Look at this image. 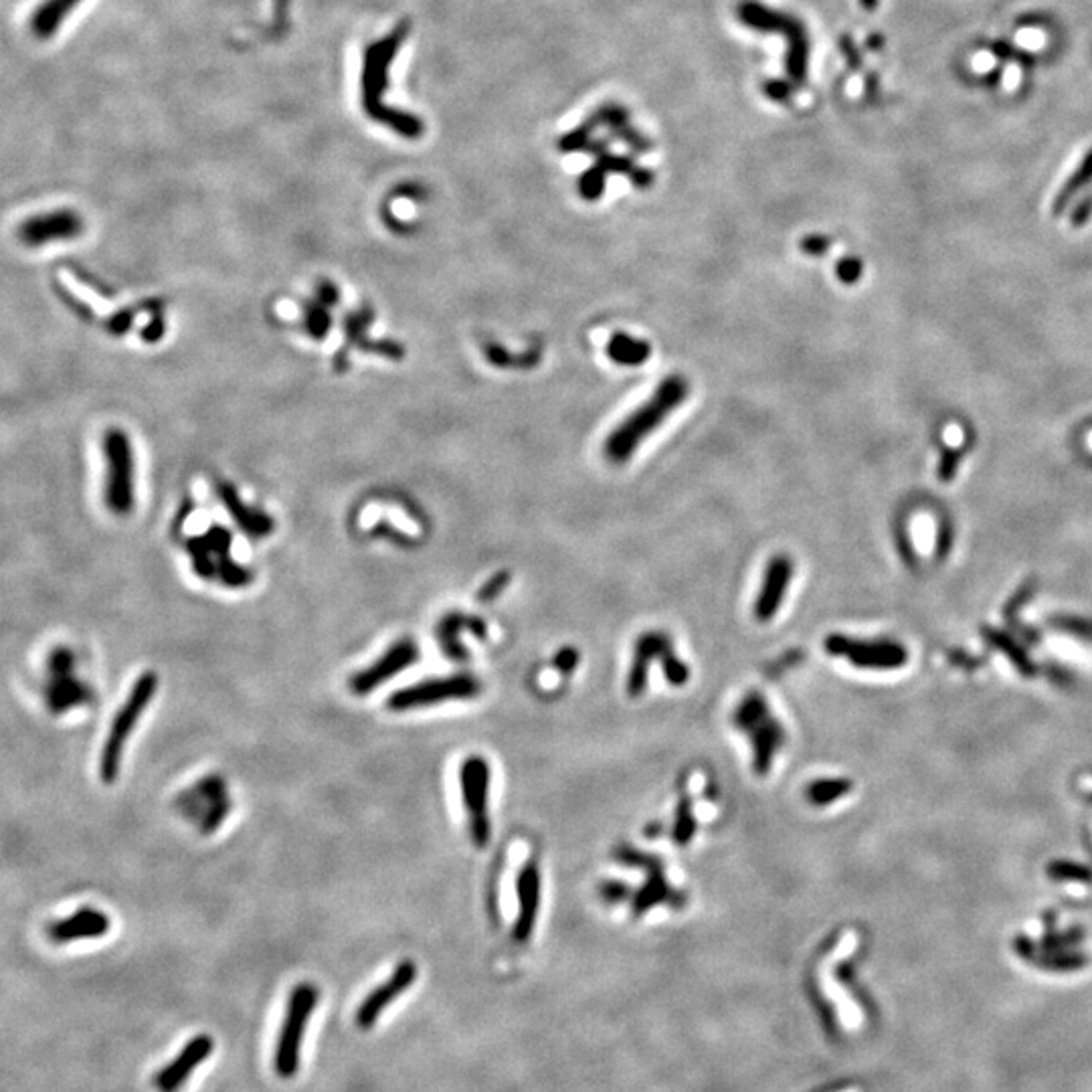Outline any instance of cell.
<instances>
[{"instance_id": "6da1fadb", "label": "cell", "mask_w": 1092, "mask_h": 1092, "mask_svg": "<svg viewBox=\"0 0 1092 1092\" xmlns=\"http://www.w3.org/2000/svg\"><path fill=\"white\" fill-rule=\"evenodd\" d=\"M407 25H399L393 29L384 39L374 41L364 49L362 55V73H360V96H362V108L368 118L374 122L391 128L395 134L417 140L423 136L425 126L423 120L415 114L391 108L382 102L386 90H388V73L395 57L399 55L405 39H407Z\"/></svg>"}, {"instance_id": "7a4b0ae2", "label": "cell", "mask_w": 1092, "mask_h": 1092, "mask_svg": "<svg viewBox=\"0 0 1092 1092\" xmlns=\"http://www.w3.org/2000/svg\"><path fill=\"white\" fill-rule=\"evenodd\" d=\"M690 395V384L682 374H670L664 378L653 395L625 417L603 444V456L607 462L621 466L631 460L635 450L647 440V435L658 429L670 413H674Z\"/></svg>"}, {"instance_id": "3957f363", "label": "cell", "mask_w": 1092, "mask_h": 1092, "mask_svg": "<svg viewBox=\"0 0 1092 1092\" xmlns=\"http://www.w3.org/2000/svg\"><path fill=\"white\" fill-rule=\"evenodd\" d=\"M737 19L753 31L759 33H777L787 41L785 69L793 84L803 86L807 80V61H809V37L805 25L793 15L769 9L759 0H743L737 7Z\"/></svg>"}, {"instance_id": "277c9868", "label": "cell", "mask_w": 1092, "mask_h": 1092, "mask_svg": "<svg viewBox=\"0 0 1092 1092\" xmlns=\"http://www.w3.org/2000/svg\"><path fill=\"white\" fill-rule=\"evenodd\" d=\"M158 690V674L156 672H144L136 678L126 703L118 711L116 719L112 721L110 733L106 737V743L102 747L100 755V779L104 785H114L120 769L122 759L126 751V743L134 733V727L142 719L144 711L152 703L154 694Z\"/></svg>"}, {"instance_id": "5b68a950", "label": "cell", "mask_w": 1092, "mask_h": 1092, "mask_svg": "<svg viewBox=\"0 0 1092 1092\" xmlns=\"http://www.w3.org/2000/svg\"><path fill=\"white\" fill-rule=\"evenodd\" d=\"M733 725L751 741L753 769L757 775L769 773L775 755L787 741V733L773 715L767 698L761 692H749L735 709Z\"/></svg>"}, {"instance_id": "8992f818", "label": "cell", "mask_w": 1092, "mask_h": 1092, "mask_svg": "<svg viewBox=\"0 0 1092 1092\" xmlns=\"http://www.w3.org/2000/svg\"><path fill=\"white\" fill-rule=\"evenodd\" d=\"M102 456L106 464L104 504L116 516L132 512L134 496V452L126 431L112 427L102 437Z\"/></svg>"}, {"instance_id": "52a82bcc", "label": "cell", "mask_w": 1092, "mask_h": 1092, "mask_svg": "<svg viewBox=\"0 0 1092 1092\" xmlns=\"http://www.w3.org/2000/svg\"><path fill=\"white\" fill-rule=\"evenodd\" d=\"M318 987L312 983H298L288 999L286 1018L280 1030L278 1046H276V1072L282 1078H292L302 1062V1044L304 1034L310 1022V1016L318 1003Z\"/></svg>"}, {"instance_id": "ba28073f", "label": "cell", "mask_w": 1092, "mask_h": 1092, "mask_svg": "<svg viewBox=\"0 0 1092 1092\" xmlns=\"http://www.w3.org/2000/svg\"><path fill=\"white\" fill-rule=\"evenodd\" d=\"M482 692V684L476 676L460 672L442 678H427L413 686L393 692L386 700L388 711L407 713L425 707H437L444 703L472 700Z\"/></svg>"}, {"instance_id": "9c48e42d", "label": "cell", "mask_w": 1092, "mask_h": 1092, "mask_svg": "<svg viewBox=\"0 0 1092 1092\" xmlns=\"http://www.w3.org/2000/svg\"><path fill=\"white\" fill-rule=\"evenodd\" d=\"M490 765L480 755H470L460 767L462 799L468 811L470 835L476 847H486L490 841V817H488V791H490Z\"/></svg>"}, {"instance_id": "30bf717a", "label": "cell", "mask_w": 1092, "mask_h": 1092, "mask_svg": "<svg viewBox=\"0 0 1092 1092\" xmlns=\"http://www.w3.org/2000/svg\"><path fill=\"white\" fill-rule=\"evenodd\" d=\"M86 229L80 212L71 208H59L51 212L35 214L19 225L17 238L27 248H45L59 242L77 240Z\"/></svg>"}, {"instance_id": "8fae6325", "label": "cell", "mask_w": 1092, "mask_h": 1092, "mask_svg": "<svg viewBox=\"0 0 1092 1092\" xmlns=\"http://www.w3.org/2000/svg\"><path fill=\"white\" fill-rule=\"evenodd\" d=\"M417 660H419L417 643L411 637H403L395 641L368 668L356 672L350 678V690L356 696H366L374 692L378 686L386 684L393 676H399L401 672L411 668Z\"/></svg>"}, {"instance_id": "7c38bea8", "label": "cell", "mask_w": 1092, "mask_h": 1092, "mask_svg": "<svg viewBox=\"0 0 1092 1092\" xmlns=\"http://www.w3.org/2000/svg\"><path fill=\"white\" fill-rule=\"evenodd\" d=\"M415 979H417V965H415L413 961H409V959H407V961H401V963L393 969L391 977H388L384 983H380L378 987H374V989L364 997V1001L360 1003V1007H358V1011H356V1026H358L360 1030H370V1028L378 1022L380 1013H382L397 997H401V995L415 983Z\"/></svg>"}, {"instance_id": "4fadbf2b", "label": "cell", "mask_w": 1092, "mask_h": 1092, "mask_svg": "<svg viewBox=\"0 0 1092 1092\" xmlns=\"http://www.w3.org/2000/svg\"><path fill=\"white\" fill-rule=\"evenodd\" d=\"M791 579H793V561L785 555H777L773 557L769 563H767V569H765V575H763V583H761V589H759V595H757V601H755V617L757 621L761 623H767L771 621L787 591H789V585H791Z\"/></svg>"}, {"instance_id": "5bb4252c", "label": "cell", "mask_w": 1092, "mask_h": 1092, "mask_svg": "<svg viewBox=\"0 0 1092 1092\" xmlns=\"http://www.w3.org/2000/svg\"><path fill=\"white\" fill-rule=\"evenodd\" d=\"M516 899H518V917L512 929L516 943H526L536 927L538 905H540V870L536 862H526L516 879Z\"/></svg>"}, {"instance_id": "9a60e30c", "label": "cell", "mask_w": 1092, "mask_h": 1092, "mask_svg": "<svg viewBox=\"0 0 1092 1092\" xmlns=\"http://www.w3.org/2000/svg\"><path fill=\"white\" fill-rule=\"evenodd\" d=\"M212 1048H214V1044H212L210 1036L198 1034L196 1038H192L180 1050V1054L156 1074V1078H154L156 1088L160 1092H178L180 1086L196 1070V1066L202 1064L204 1060H208V1056L212 1054Z\"/></svg>"}, {"instance_id": "2e32d148", "label": "cell", "mask_w": 1092, "mask_h": 1092, "mask_svg": "<svg viewBox=\"0 0 1092 1092\" xmlns=\"http://www.w3.org/2000/svg\"><path fill=\"white\" fill-rule=\"evenodd\" d=\"M110 927L112 923L106 913L86 907L65 919L51 923L47 933L53 943L65 945V943H73L82 939H100L110 933Z\"/></svg>"}, {"instance_id": "e0dca14e", "label": "cell", "mask_w": 1092, "mask_h": 1092, "mask_svg": "<svg viewBox=\"0 0 1092 1092\" xmlns=\"http://www.w3.org/2000/svg\"><path fill=\"white\" fill-rule=\"evenodd\" d=\"M825 651L829 655H843V658L853 662V666H866V668L887 666L897 660V651L885 643L881 645V643L857 641L841 633H831L825 637Z\"/></svg>"}, {"instance_id": "ac0fdd59", "label": "cell", "mask_w": 1092, "mask_h": 1092, "mask_svg": "<svg viewBox=\"0 0 1092 1092\" xmlns=\"http://www.w3.org/2000/svg\"><path fill=\"white\" fill-rule=\"evenodd\" d=\"M672 641L664 631H647L635 641V653H633V666L627 678V692L631 696H637L643 692L647 682V668L653 658L664 660L672 653Z\"/></svg>"}, {"instance_id": "d6986e66", "label": "cell", "mask_w": 1092, "mask_h": 1092, "mask_svg": "<svg viewBox=\"0 0 1092 1092\" xmlns=\"http://www.w3.org/2000/svg\"><path fill=\"white\" fill-rule=\"evenodd\" d=\"M464 629L472 631L480 639H486L488 629L480 617H470L466 613H450L440 621V625H437V639H440L442 651L454 662L468 660V651L460 639Z\"/></svg>"}, {"instance_id": "ffe728a7", "label": "cell", "mask_w": 1092, "mask_h": 1092, "mask_svg": "<svg viewBox=\"0 0 1092 1092\" xmlns=\"http://www.w3.org/2000/svg\"><path fill=\"white\" fill-rule=\"evenodd\" d=\"M607 358L619 366H641L651 356V346L643 338H635L625 332H615L607 346Z\"/></svg>"}, {"instance_id": "44dd1931", "label": "cell", "mask_w": 1092, "mask_h": 1092, "mask_svg": "<svg viewBox=\"0 0 1092 1092\" xmlns=\"http://www.w3.org/2000/svg\"><path fill=\"white\" fill-rule=\"evenodd\" d=\"M80 3L82 0H47L31 21L35 35L41 39H49Z\"/></svg>"}, {"instance_id": "7402d4cb", "label": "cell", "mask_w": 1092, "mask_h": 1092, "mask_svg": "<svg viewBox=\"0 0 1092 1092\" xmlns=\"http://www.w3.org/2000/svg\"><path fill=\"white\" fill-rule=\"evenodd\" d=\"M223 494H225V504L227 508L231 510L233 518L240 522V526L250 534V536H266L270 534L272 530V520L270 516H262V514H256V510L248 508L242 504V500L238 498V494H233L229 488H223Z\"/></svg>"}, {"instance_id": "603a6c76", "label": "cell", "mask_w": 1092, "mask_h": 1092, "mask_svg": "<svg viewBox=\"0 0 1092 1092\" xmlns=\"http://www.w3.org/2000/svg\"><path fill=\"white\" fill-rule=\"evenodd\" d=\"M849 789L851 783L847 779H815L807 785L805 797L813 807H825L841 799Z\"/></svg>"}, {"instance_id": "cb8c5ba5", "label": "cell", "mask_w": 1092, "mask_h": 1092, "mask_svg": "<svg viewBox=\"0 0 1092 1092\" xmlns=\"http://www.w3.org/2000/svg\"><path fill=\"white\" fill-rule=\"evenodd\" d=\"M1088 182H1092V150L1084 156V160L1080 162L1078 170L1072 172V176H1070V178L1066 180V184L1060 188V192H1058V196H1056V200H1054V212L1060 214V212L1068 206V202L1078 194V190H1080L1082 186H1086Z\"/></svg>"}, {"instance_id": "d4e9b609", "label": "cell", "mask_w": 1092, "mask_h": 1092, "mask_svg": "<svg viewBox=\"0 0 1092 1092\" xmlns=\"http://www.w3.org/2000/svg\"><path fill=\"white\" fill-rule=\"evenodd\" d=\"M627 122H629V112H627L623 106H619V104H605V106H601L599 110H595L581 126H583L587 132L593 134V130L599 128V126H605V128H609V132H611V130H615V128H619V126H623V124H627Z\"/></svg>"}, {"instance_id": "484cf974", "label": "cell", "mask_w": 1092, "mask_h": 1092, "mask_svg": "<svg viewBox=\"0 0 1092 1092\" xmlns=\"http://www.w3.org/2000/svg\"><path fill=\"white\" fill-rule=\"evenodd\" d=\"M605 186H607V172L603 168H599L597 164L591 166L589 170H585L577 182V188H579V194L589 200V202H595L603 196L605 192Z\"/></svg>"}, {"instance_id": "4316f807", "label": "cell", "mask_w": 1092, "mask_h": 1092, "mask_svg": "<svg viewBox=\"0 0 1092 1092\" xmlns=\"http://www.w3.org/2000/svg\"><path fill=\"white\" fill-rule=\"evenodd\" d=\"M229 811H231V801L229 799H223V801L210 805L206 809V813L202 815V819H200V831L204 835L216 831L218 827H221V823L225 821V817L229 815Z\"/></svg>"}, {"instance_id": "83f0119b", "label": "cell", "mask_w": 1092, "mask_h": 1092, "mask_svg": "<svg viewBox=\"0 0 1092 1092\" xmlns=\"http://www.w3.org/2000/svg\"><path fill=\"white\" fill-rule=\"evenodd\" d=\"M597 166L603 168L607 174H631L633 168H635V162L631 156H621V154H613V152H603L599 154L597 158Z\"/></svg>"}, {"instance_id": "f1b7e54d", "label": "cell", "mask_w": 1092, "mask_h": 1092, "mask_svg": "<svg viewBox=\"0 0 1092 1092\" xmlns=\"http://www.w3.org/2000/svg\"><path fill=\"white\" fill-rule=\"evenodd\" d=\"M611 136L625 142L635 154H645V152L651 150V142L643 134H639V130H633L629 122L615 128V130H611Z\"/></svg>"}, {"instance_id": "f546056e", "label": "cell", "mask_w": 1092, "mask_h": 1092, "mask_svg": "<svg viewBox=\"0 0 1092 1092\" xmlns=\"http://www.w3.org/2000/svg\"><path fill=\"white\" fill-rule=\"evenodd\" d=\"M862 272H864V264H862L857 258H853V256L841 258V260L837 262V266H835V276H837V280H839L841 284H845V286H853L855 282H860Z\"/></svg>"}, {"instance_id": "4dcf8cb0", "label": "cell", "mask_w": 1092, "mask_h": 1092, "mask_svg": "<svg viewBox=\"0 0 1092 1092\" xmlns=\"http://www.w3.org/2000/svg\"><path fill=\"white\" fill-rule=\"evenodd\" d=\"M508 583H510V573H508V571H500V573H496V575H494V577H492V579H490V581H488V583H486V585H484V587L480 589V593H478L480 601H482V603H490V601H494V599H496V597H498V595H500V593H502V591H504V589L508 587Z\"/></svg>"}, {"instance_id": "1f68e13d", "label": "cell", "mask_w": 1092, "mask_h": 1092, "mask_svg": "<svg viewBox=\"0 0 1092 1092\" xmlns=\"http://www.w3.org/2000/svg\"><path fill=\"white\" fill-rule=\"evenodd\" d=\"M763 94H765L771 102L785 104V102H789L791 96H793V82H785V80H771V82H765V84H763Z\"/></svg>"}, {"instance_id": "d6a6232c", "label": "cell", "mask_w": 1092, "mask_h": 1092, "mask_svg": "<svg viewBox=\"0 0 1092 1092\" xmlns=\"http://www.w3.org/2000/svg\"><path fill=\"white\" fill-rule=\"evenodd\" d=\"M831 248V240L827 236H819V233H813V236H807L799 242V250L809 256V258H821L827 254V250Z\"/></svg>"}, {"instance_id": "836d02e7", "label": "cell", "mask_w": 1092, "mask_h": 1092, "mask_svg": "<svg viewBox=\"0 0 1092 1092\" xmlns=\"http://www.w3.org/2000/svg\"><path fill=\"white\" fill-rule=\"evenodd\" d=\"M963 458V450H951L947 448L941 456V464H939V480L941 482H951L957 474V466Z\"/></svg>"}, {"instance_id": "e575fe53", "label": "cell", "mask_w": 1092, "mask_h": 1092, "mask_svg": "<svg viewBox=\"0 0 1092 1092\" xmlns=\"http://www.w3.org/2000/svg\"><path fill=\"white\" fill-rule=\"evenodd\" d=\"M577 662H579V653L573 647H565L555 655V666L565 674H571L577 668Z\"/></svg>"}, {"instance_id": "d590c367", "label": "cell", "mask_w": 1092, "mask_h": 1092, "mask_svg": "<svg viewBox=\"0 0 1092 1092\" xmlns=\"http://www.w3.org/2000/svg\"><path fill=\"white\" fill-rule=\"evenodd\" d=\"M629 180L635 188H649L653 184V172L643 166H635L633 172L629 174Z\"/></svg>"}, {"instance_id": "8d00e7d4", "label": "cell", "mask_w": 1092, "mask_h": 1092, "mask_svg": "<svg viewBox=\"0 0 1092 1092\" xmlns=\"http://www.w3.org/2000/svg\"><path fill=\"white\" fill-rule=\"evenodd\" d=\"M1092 214V196H1086L1072 212V225L1074 227H1080L1082 223H1086V218Z\"/></svg>"}, {"instance_id": "74e56055", "label": "cell", "mask_w": 1092, "mask_h": 1092, "mask_svg": "<svg viewBox=\"0 0 1092 1092\" xmlns=\"http://www.w3.org/2000/svg\"><path fill=\"white\" fill-rule=\"evenodd\" d=\"M839 47H841V53L845 55L847 63H849V65H851V69L855 71V69L860 67V53H857V49H855L853 41H851L849 37H841V41H839Z\"/></svg>"}, {"instance_id": "f35d334b", "label": "cell", "mask_w": 1092, "mask_h": 1092, "mask_svg": "<svg viewBox=\"0 0 1092 1092\" xmlns=\"http://www.w3.org/2000/svg\"><path fill=\"white\" fill-rule=\"evenodd\" d=\"M1020 41H1024V43H1030V45H1034V47H1036V45H1042V43H1044V37H1042L1040 33L1028 35V37H1026V35H1020Z\"/></svg>"}, {"instance_id": "ab89813d", "label": "cell", "mask_w": 1092, "mask_h": 1092, "mask_svg": "<svg viewBox=\"0 0 1092 1092\" xmlns=\"http://www.w3.org/2000/svg\"><path fill=\"white\" fill-rule=\"evenodd\" d=\"M868 45H870L872 51H879V49L885 45V39H883L881 35H872V37L868 39Z\"/></svg>"}, {"instance_id": "60d3db41", "label": "cell", "mask_w": 1092, "mask_h": 1092, "mask_svg": "<svg viewBox=\"0 0 1092 1092\" xmlns=\"http://www.w3.org/2000/svg\"><path fill=\"white\" fill-rule=\"evenodd\" d=\"M881 0H860V5L866 9V11H877Z\"/></svg>"}]
</instances>
